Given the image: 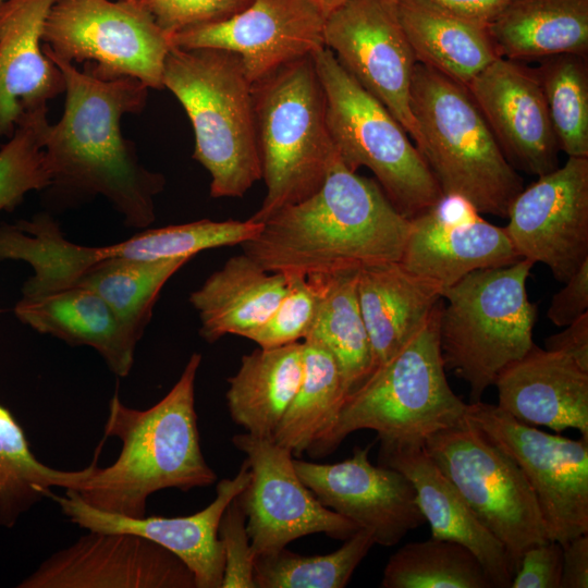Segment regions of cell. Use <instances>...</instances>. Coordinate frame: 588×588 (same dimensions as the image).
I'll return each instance as SVG.
<instances>
[{"label":"cell","mask_w":588,"mask_h":588,"mask_svg":"<svg viewBox=\"0 0 588 588\" xmlns=\"http://www.w3.org/2000/svg\"><path fill=\"white\" fill-rule=\"evenodd\" d=\"M249 477V469L244 461L233 478L218 482L213 501L188 516L119 515L89 505L74 490H65L64 495L52 491L49 499L78 527L90 531L131 534L148 539L175 554L189 568L196 588H221L224 558L218 536L219 523L230 502L246 488Z\"/></svg>","instance_id":"d6986e66"},{"label":"cell","mask_w":588,"mask_h":588,"mask_svg":"<svg viewBox=\"0 0 588 588\" xmlns=\"http://www.w3.org/2000/svg\"><path fill=\"white\" fill-rule=\"evenodd\" d=\"M106 438L98 443L93 461L77 470L50 467L30 449L24 429L12 412L0 404V526L13 528L53 488L75 490L98 467Z\"/></svg>","instance_id":"4dcf8cb0"},{"label":"cell","mask_w":588,"mask_h":588,"mask_svg":"<svg viewBox=\"0 0 588 588\" xmlns=\"http://www.w3.org/2000/svg\"><path fill=\"white\" fill-rule=\"evenodd\" d=\"M253 100L267 193L249 219L262 223L318 191L339 155L313 56L287 63L254 83Z\"/></svg>","instance_id":"52a82bcc"},{"label":"cell","mask_w":588,"mask_h":588,"mask_svg":"<svg viewBox=\"0 0 588 588\" xmlns=\"http://www.w3.org/2000/svg\"><path fill=\"white\" fill-rule=\"evenodd\" d=\"M287 290L286 277L269 272L246 254L233 256L189 295L207 342L243 336L264 323Z\"/></svg>","instance_id":"4316f807"},{"label":"cell","mask_w":588,"mask_h":588,"mask_svg":"<svg viewBox=\"0 0 588 588\" xmlns=\"http://www.w3.org/2000/svg\"><path fill=\"white\" fill-rule=\"evenodd\" d=\"M442 295L438 285L413 274L399 261L358 269L357 297L370 341L372 370L407 342Z\"/></svg>","instance_id":"484cf974"},{"label":"cell","mask_w":588,"mask_h":588,"mask_svg":"<svg viewBox=\"0 0 588 588\" xmlns=\"http://www.w3.org/2000/svg\"><path fill=\"white\" fill-rule=\"evenodd\" d=\"M442 301L407 342L350 393L329 432L307 452L323 457L352 432L370 429L380 444L424 443L466 417L451 389L439 342Z\"/></svg>","instance_id":"277c9868"},{"label":"cell","mask_w":588,"mask_h":588,"mask_svg":"<svg viewBox=\"0 0 588 588\" xmlns=\"http://www.w3.org/2000/svg\"><path fill=\"white\" fill-rule=\"evenodd\" d=\"M262 223L253 221L209 219L144 230L122 242L99 246L101 259L161 260L194 257L196 254L223 246L241 245L254 238Z\"/></svg>","instance_id":"d590c367"},{"label":"cell","mask_w":588,"mask_h":588,"mask_svg":"<svg viewBox=\"0 0 588 588\" xmlns=\"http://www.w3.org/2000/svg\"><path fill=\"white\" fill-rule=\"evenodd\" d=\"M527 259L476 270L442 296L439 342L444 367L481 401L500 371L532 346L536 305L528 299Z\"/></svg>","instance_id":"ba28073f"},{"label":"cell","mask_w":588,"mask_h":588,"mask_svg":"<svg viewBox=\"0 0 588 588\" xmlns=\"http://www.w3.org/2000/svg\"><path fill=\"white\" fill-rule=\"evenodd\" d=\"M303 350L302 381L271 438L295 456L329 432L347 396L332 354L311 339L304 340Z\"/></svg>","instance_id":"d6a6232c"},{"label":"cell","mask_w":588,"mask_h":588,"mask_svg":"<svg viewBox=\"0 0 588 588\" xmlns=\"http://www.w3.org/2000/svg\"><path fill=\"white\" fill-rule=\"evenodd\" d=\"M317 4L326 16L329 15L335 8H338L345 0H311Z\"/></svg>","instance_id":"c3c4849f"},{"label":"cell","mask_w":588,"mask_h":588,"mask_svg":"<svg viewBox=\"0 0 588 588\" xmlns=\"http://www.w3.org/2000/svg\"><path fill=\"white\" fill-rule=\"evenodd\" d=\"M563 547L547 540L527 548L513 576L511 588H560Z\"/></svg>","instance_id":"7bdbcfd3"},{"label":"cell","mask_w":588,"mask_h":588,"mask_svg":"<svg viewBox=\"0 0 588 588\" xmlns=\"http://www.w3.org/2000/svg\"><path fill=\"white\" fill-rule=\"evenodd\" d=\"M326 15L311 0H252L223 21L171 36L181 48H216L237 54L252 84L324 48Z\"/></svg>","instance_id":"2e32d148"},{"label":"cell","mask_w":588,"mask_h":588,"mask_svg":"<svg viewBox=\"0 0 588 588\" xmlns=\"http://www.w3.org/2000/svg\"><path fill=\"white\" fill-rule=\"evenodd\" d=\"M303 353V343L294 342L244 355L228 379L232 420L250 434L272 438L302 381Z\"/></svg>","instance_id":"f546056e"},{"label":"cell","mask_w":588,"mask_h":588,"mask_svg":"<svg viewBox=\"0 0 588 588\" xmlns=\"http://www.w3.org/2000/svg\"><path fill=\"white\" fill-rule=\"evenodd\" d=\"M284 275L287 290L274 311L264 323L244 335L262 348L304 340L316 316L319 292L314 280L297 274Z\"/></svg>","instance_id":"ab89813d"},{"label":"cell","mask_w":588,"mask_h":588,"mask_svg":"<svg viewBox=\"0 0 588 588\" xmlns=\"http://www.w3.org/2000/svg\"><path fill=\"white\" fill-rule=\"evenodd\" d=\"M370 446L344 461L293 460L296 473L322 505L367 530L377 544H397L426 523L411 481L399 470L369 461Z\"/></svg>","instance_id":"ac0fdd59"},{"label":"cell","mask_w":588,"mask_h":588,"mask_svg":"<svg viewBox=\"0 0 588 588\" xmlns=\"http://www.w3.org/2000/svg\"><path fill=\"white\" fill-rule=\"evenodd\" d=\"M44 47L69 61H93L101 79L134 77L162 89L170 36L136 0H57L44 27Z\"/></svg>","instance_id":"8fae6325"},{"label":"cell","mask_w":588,"mask_h":588,"mask_svg":"<svg viewBox=\"0 0 588 588\" xmlns=\"http://www.w3.org/2000/svg\"><path fill=\"white\" fill-rule=\"evenodd\" d=\"M357 271L307 275L318 287L316 316L308 335L334 357L347 392L372 371V352L357 297ZM304 339V340H305Z\"/></svg>","instance_id":"1f68e13d"},{"label":"cell","mask_w":588,"mask_h":588,"mask_svg":"<svg viewBox=\"0 0 588 588\" xmlns=\"http://www.w3.org/2000/svg\"><path fill=\"white\" fill-rule=\"evenodd\" d=\"M192 258L161 260L106 258L83 271L70 285L84 286L99 295L123 326L139 341L150 321L160 291Z\"/></svg>","instance_id":"836d02e7"},{"label":"cell","mask_w":588,"mask_h":588,"mask_svg":"<svg viewBox=\"0 0 588 588\" xmlns=\"http://www.w3.org/2000/svg\"><path fill=\"white\" fill-rule=\"evenodd\" d=\"M467 418L518 465L550 540L565 546L588 534V438L572 440L525 424L498 405L469 403Z\"/></svg>","instance_id":"7c38bea8"},{"label":"cell","mask_w":588,"mask_h":588,"mask_svg":"<svg viewBox=\"0 0 588 588\" xmlns=\"http://www.w3.org/2000/svg\"><path fill=\"white\" fill-rule=\"evenodd\" d=\"M544 348L569 356L588 371V313L548 336Z\"/></svg>","instance_id":"f6af8a7d"},{"label":"cell","mask_w":588,"mask_h":588,"mask_svg":"<svg viewBox=\"0 0 588 588\" xmlns=\"http://www.w3.org/2000/svg\"><path fill=\"white\" fill-rule=\"evenodd\" d=\"M378 464L401 471L411 481L431 537L466 547L482 565L493 588H511L514 569L505 548L479 522L424 443L380 444Z\"/></svg>","instance_id":"7402d4cb"},{"label":"cell","mask_w":588,"mask_h":588,"mask_svg":"<svg viewBox=\"0 0 588 588\" xmlns=\"http://www.w3.org/2000/svg\"><path fill=\"white\" fill-rule=\"evenodd\" d=\"M534 69L560 151L588 157L587 57L556 54L541 59Z\"/></svg>","instance_id":"74e56055"},{"label":"cell","mask_w":588,"mask_h":588,"mask_svg":"<svg viewBox=\"0 0 588 588\" xmlns=\"http://www.w3.org/2000/svg\"><path fill=\"white\" fill-rule=\"evenodd\" d=\"M466 87L515 170L541 176L560 166V148L535 69L497 58Z\"/></svg>","instance_id":"44dd1931"},{"label":"cell","mask_w":588,"mask_h":588,"mask_svg":"<svg viewBox=\"0 0 588 588\" xmlns=\"http://www.w3.org/2000/svg\"><path fill=\"white\" fill-rule=\"evenodd\" d=\"M15 317L35 331L71 346L94 348L119 378L127 377L138 340L95 292L69 285L35 296H22Z\"/></svg>","instance_id":"d4e9b609"},{"label":"cell","mask_w":588,"mask_h":588,"mask_svg":"<svg viewBox=\"0 0 588 588\" xmlns=\"http://www.w3.org/2000/svg\"><path fill=\"white\" fill-rule=\"evenodd\" d=\"M42 49L60 69L65 94L60 120L49 123L44 136L51 171L47 191L68 203L100 195L126 226H149L166 180L139 162L121 132L125 114L143 111L149 88L134 77L101 79Z\"/></svg>","instance_id":"6da1fadb"},{"label":"cell","mask_w":588,"mask_h":588,"mask_svg":"<svg viewBox=\"0 0 588 588\" xmlns=\"http://www.w3.org/2000/svg\"><path fill=\"white\" fill-rule=\"evenodd\" d=\"M564 283L547 310V317L558 327H565L588 313V259Z\"/></svg>","instance_id":"ee69618b"},{"label":"cell","mask_w":588,"mask_h":588,"mask_svg":"<svg viewBox=\"0 0 588 588\" xmlns=\"http://www.w3.org/2000/svg\"><path fill=\"white\" fill-rule=\"evenodd\" d=\"M396 10L417 62L464 86L499 58L485 23L429 0H396Z\"/></svg>","instance_id":"83f0119b"},{"label":"cell","mask_w":588,"mask_h":588,"mask_svg":"<svg viewBox=\"0 0 588 588\" xmlns=\"http://www.w3.org/2000/svg\"><path fill=\"white\" fill-rule=\"evenodd\" d=\"M162 83L192 123L193 158L211 176L210 196L243 197L262 179V171L253 84L240 57L216 48L172 46Z\"/></svg>","instance_id":"5b68a950"},{"label":"cell","mask_w":588,"mask_h":588,"mask_svg":"<svg viewBox=\"0 0 588 588\" xmlns=\"http://www.w3.org/2000/svg\"><path fill=\"white\" fill-rule=\"evenodd\" d=\"M170 38L172 35L217 23L241 12L252 0H136Z\"/></svg>","instance_id":"60d3db41"},{"label":"cell","mask_w":588,"mask_h":588,"mask_svg":"<svg viewBox=\"0 0 588 588\" xmlns=\"http://www.w3.org/2000/svg\"><path fill=\"white\" fill-rule=\"evenodd\" d=\"M411 109L418 148L443 195L477 212L506 218L524 181L506 160L466 86L417 62Z\"/></svg>","instance_id":"8992f818"},{"label":"cell","mask_w":588,"mask_h":588,"mask_svg":"<svg viewBox=\"0 0 588 588\" xmlns=\"http://www.w3.org/2000/svg\"><path fill=\"white\" fill-rule=\"evenodd\" d=\"M324 46L342 68L401 123L419 148L411 109L417 64L400 23L396 0H345L326 17Z\"/></svg>","instance_id":"5bb4252c"},{"label":"cell","mask_w":588,"mask_h":588,"mask_svg":"<svg viewBox=\"0 0 588 588\" xmlns=\"http://www.w3.org/2000/svg\"><path fill=\"white\" fill-rule=\"evenodd\" d=\"M454 13L488 24L511 0H429Z\"/></svg>","instance_id":"7dc6e473"},{"label":"cell","mask_w":588,"mask_h":588,"mask_svg":"<svg viewBox=\"0 0 588 588\" xmlns=\"http://www.w3.org/2000/svg\"><path fill=\"white\" fill-rule=\"evenodd\" d=\"M373 544V537L360 528L328 554L301 555L283 548L257 555L255 588H343Z\"/></svg>","instance_id":"8d00e7d4"},{"label":"cell","mask_w":588,"mask_h":588,"mask_svg":"<svg viewBox=\"0 0 588 588\" xmlns=\"http://www.w3.org/2000/svg\"><path fill=\"white\" fill-rule=\"evenodd\" d=\"M19 588H196L189 568L143 537L90 531L44 560Z\"/></svg>","instance_id":"e0dca14e"},{"label":"cell","mask_w":588,"mask_h":588,"mask_svg":"<svg viewBox=\"0 0 588 588\" xmlns=\"http://www.w3.org/2000/svg\"><path fill=\"white\" fill-rule=\"evenodd\" d=\"M232 443L246 455L249 469V481L237 500L256 556L307 535L346 540L360 529L321 504L296 473L289 449L248 432L233 436Z\"/></svg>","instance_id":"4fadbf2b"},{"label":"cell","mask_w":588,"mask_h":588,"mask_svg":"<svg viewBox=\"0 0 588 588\" xmlns=\"http://www.w3.org/2000/svg\"><path fill=\"white\" fill-rule=\"evenodd\" d=\"M407 230L380 185L338 157L318 191L278 210L241 245L269 272L307 277L399 261Z\"/></svg>","instance_id":"7a4b0ae2"},{"label":"cell","mask_w":588,"mask_h":588,"mask_svg":"<svg viewBox=\"0 0 588 588\" xmlns=\"http://www.w3.org/2000/svg\"><path fill=\"white\" fill-rule=\"evenodd\" d=\"M424 448L479 522L505 548L514 574L527 548L550 540L523 471L467 416L429 436Z\"/></svg>","instance_id":"30bf717a"},{"label":"cell","mask_w":588,"mask_h":588,"mask_svg":"<svg viewBox=\"0 0 588 588\" xmlns=\"http://www.w3.org/2000/svg\"><path fill=\"white\" fill-rule=\"evenodd\" d=\"M499 58L588 56V0H511L487 24Z\"/></svg>","instance_id":"f1b7e54d"},{"label":"cell","mask_w":588,"mask_h":588,"mask_svg":"<svg viewBox=\"0 0 588 588\" xmlns=\"http://www.w3.org/2000/svg\"><path fill=\"white\" fill-rule=\"evenodd\" d=\"M218 536L223 550L224 571L221 588H255V552L246 530V517L235 497L219 523Z\"/></svg>","instance_id":"b9f144b4"},{"label":"cell","mask_w":588,"mask_h":588,"mask_svg":"<svg viewBox=\"0 0 588 588\" xmlns=\"http://www.w3.org/2000/svg\"><path fill=\"white\" fill-rule=\"evenodd\" d=\"M56 1L4 0L0 5V146L24 112L64 93L63 75L41 45Z\"/></svg>","instance_id":"cb8c5ba5"},{"label":"cell","mask_w":588,"mask_h":588,"mask_svg":"<svg viewBox=\"0 0 588 588\" xmlns=\"http://www.w3.org/2000/svg\"><path fill=\"white\" fill-rule=\"evenodd\" d=\"M519 259L504 226L488 222L464 200L444 196L434 207L408 219L399 262L444 293L476 270Z\"/></svg>","instance_id":"ffe728a7"},{"label":"cell","mask_w":588,"mask_h":588,"mask_svg":"<svg viewBox=\"0 0 588 588\" xmlns=\"http://www.w3.org/2000/svg\"><path fill=\"white\" fill-rule=\"evenodd\" d=\"M201 355L194 353L179 380L146 409L126 406L118 391L109 403L103 437L118 438L121 452L74 491L89 505L119 515L143 517L148 498L160 490L209 487L217 474L200 448L195 381Z\"/></svg>","instance_id":"3957f363"},{"label":"cell","mask_w":588,"mask_h":588,"mask_svg":"<svg viewBox=\"0 0 588 588\" xmlns=\"http://www.w3.org/2000/svg\"><path fill=\"white\" fill-rule=\"evenodd\" d=\"M3 1H4V0H0V5H1V3H2Z\"/></svg>","instance_id":"681fc988"},{"label":"cell","mask_w":588,"mask_h":588,"mask_svg":"<svg viewBox=\"0 0 588 588\" xmlns=\"http://www.w3.org/2000/svg\"><path fill=\"white\" fill-rule=\"evenodd\" d=\"M504 230L518 256L565 282L588 259V157H568L512 201Z\"/></svg>","instance_id":"9a60e30c"},{"label":"cell","mask_w":588,"mask_h":588,"mask_svg":"<svg viewBox=\"0 0 588 588\" xmlns=\"http://www.w3.org/2000/svg\"><path fill=\"white\" fill-rule=\"evenodd\" d=\"M493 385L498 406L530 426L588 438V371L569 356L536 344L504 367Z\"/></svg>","instance_id":"603a6c76"},{"label":"cell","mask_w":588,"mask_h":588,"mask_svg":"<svg viewBox=\"0 0 588 588\" xmlns=\"http://www.w3.org/2000/svg\"><path fill=\"white\" fill-rule=\"evenodd\" d=\"M563 547L560 588L588 587V536L579 535Z\"/></svg>","instance_id":"bcb514c9"},{"label":"cell","mask_w":588,"mask_h":588,"mask_svg":"<svg viewBox=\"0 0 588 588\" xmlns=\"http://www.w3.org/2000/svg\"><path fill=\"white\" fill-rule=\"evenodd\" d=\"M324 89L327 121L342 162L376 176L395 209L412 219L444 195L425 158L395 117L364 89L327 47L314 54Z\"/></svg>","instance_id":"9c48e42d"},{"label":"cell","mask_w":588,"mask_h":588,"mask_svg":"<svg viewBox=\"0 0 588 588\" xmlns=\"http://www.w3.org/2000/svg\"><path fill=\"white\" fill-rule=\"evenodd\" d=\"M47 111L42 106L24 112L13 134L0 146V211L14 210L27 193L51 185L44 150Z\"/></svg>","instance_id":"f35d334b"},{"label":"cell","mask_w":588,"mask_h":588,"mask_svg":"<svg viewBox=\"0 0 588 588\" xmlns=\"http://www.w3.org/2000/svg\"><path fill=\"white\" fill-rule=\"evenodd\" d=\"M383 588H493L466 547L431 537L408 542L393 553L383 571Z\"/></svg>","instance_id":"e575fe53"}]
</instances>
